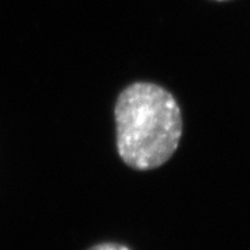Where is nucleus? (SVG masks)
<instances>
[{
    "mask_svg": "<svg viewBox=\"0 0 250 250\" xmlns=\"http://www.w3.org/2000/svg\"><path fill=\"white\" fill-rule=\"evenodd\" d=\"M114 121L118 156L125 166L138 171L166 164L177 152L184 132L175 96L147 81L132 82L120 92Z\"/></svg>",
    "mask_w": 250,
    "mask_h": 250,
    "instance_id": "nucleus-1",
    "label": "nucleus"
},
{
    "mask_svg": "<svg viewBox=\"0 0 250 250\" xmlns=\"http://www.w3.org/2000/svg\"><path fill=\"white\" fill-rule=\"evenodd\" d=\"M88 250H131L128 246L121 245V243H113V242H107V243H99L92 246Z\"/></svg>",
    "mask_w": 250,
    "mask_h": 250,
    "instance_id": "nucleus-2",
    "label": "nucleus"
},
{
    "mask_svg": "<svg viewBox=\"0 0 250 250\" xmlns=\"http://www.w3.org/2000/svg\"><path fill=\"white\" fill-rule=\"evenodd\" d=\"M214 1H228V0H214Z\"/></svg>",
    "mask_w": 250,
    "mask_h": 250,
    "instance_id": "nucleus-3",
    "label": "nucleus"
}]
</instances>
